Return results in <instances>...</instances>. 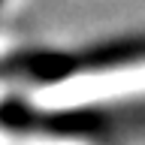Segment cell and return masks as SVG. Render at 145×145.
I'll return each mask as SVG.
<instances>
[{
	"mask_svg": "<svg viewBox=\"0 0 145 145\" xmlns=\"http://www.w3.org/2000/svg\"><path fill=\"white\" fill-rule=\"evenodd\" d=\"M136 94H145V63L109 70L100 76H79L70 82H57L52 88L39 91L36 103L45 109H61V106H88V103L124 100V97H136Z\"/></svg>",
	"mask_w": 145,
	"mask_h": 145,
	"instance_id": "6da1fadb",
	"label": "cell"
}]
</instances>
